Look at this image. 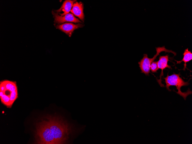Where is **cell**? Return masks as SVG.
I'll return each instance as SVG.
<instances>
[{"label":"cell","instance_id":"277c9868","mask_svg":"<svg viewBox=\"0 0 192 144\" xmlns=\"http://www.w3.org/2000/svg\"><path fill=\"white\" fill-rule=\"evenodd\" d=\"M156 54L152 58L148 57L147 54H144L143 58L139 62V66L141 70V72L143 73L146 75H149L150 72V66L151 63L155 60L157 56L159 55L160 53L164 51L166 52L171 53L174 55H176V53L174 51L171 50L166 49L165 46L156 47Z\"/></svg>","mask_w":192,"mask_h":144},{"label":"cell","instance_id":"8992f818","mask_svg":"<svg viewBox=\"0 0 192 144\" xmlns=\"http://www.w3.org/2000/svg\"><path fill=\"white\" fill-rule=\"evenodd\" d=\"M54 18V22L57 24H61L66 22H71L74 23L81 22L78 19L75 18L73 15L70 13L61 16L57 13L52 11Z\"/></svg>","mask_w":192,"mask_h":144},{"label":"cell","instance_id":"9c48e42d","mask_svg":"<svg viewBox=\"0 0 192 144\" xmlns=\"http://www.w3.org/2000/svg\"><path fill=\"white\" fill-rule=\"evenodd\" d=\"M83 9V3L81 2H76L74 3L70 11L76 16L78 17L81 20L84 21V15Z\"/></svg>","mask_w":192,"mask_h":144},{"label":"cell","instance_id":"6da1fadb","mask_svg":"<svg viewBox=\"0 0 192 144\" xmlns=\"http://www.w3.org/2000/svg\"><path fill=\"white\" fill-rule=\"evenodd\" d=\"M62 116L47 114L37 124L36 144L71 143L80 134L82 128Z\"/></svg>","mask_w":192,"mask_h":144},{"label":"cell","instance_id":"8fae6325","mask_svg":"<svg viewBox=\"0 0 192 144\" xmlns=\"http://www.w3.org/2000/svg\"><path fill=\"white\" fill-rule=\"evenodd\" d=\"M158 69L157 62L153 61L151 63L150 66V70L152 72H156Z\"/></svg>","mask_w":192,"mask_h":144},{"label":"cell","instance_id":"7a4b0ae2","mask_svg":"<svg viewBox=\"0 0 192 144\" xmlns=\"http://www.w3.org/2000/svg\"><path fill=\"white\" fill-rule=\"evenodd\" d=\"M0 97L1 103L11 108L18 97L16 82L5 80L0 82Z\"/></svg>","mask_w":192,"mask_h":144},{"label":"cell","instance_id":"30bf717a","mask_svg":"<svg viewBox=\"0 0 192 144\" xmlns=\"http://www.w3.org/2000/svg\"><path fill=\"white\" fill-rule=\"evenodd\" d=\"M183 55V57L182 60L179 61L175 60L177 62L176 64H180L182 62H184V67L183 70L185 71L186 68L188 69L186 67V63L192 59V53L191 51L189 50L187 48L185 50Z\"/></svg>","mask_w":192,"mask_h":144},{"label":"cell","instance_id":"5b68a950","mask_svg":"<svg viewBox=\"0 0 192 144\" xmlns=\"http://www.w3.org/2000/svg\"><path fill=\"white\" fill-rule=\"evenodd\" d=\"M169 58L168 54L164 56H160L159 57V60L157 61L158 68L161 70V72L160 76V78L157 80L160 86L162 87H164V85L162 83V77L164 75L163 70L166 68L172 69L171 66L168 64V62L169 61Z\"/></svg>","mask_w":192,"mask_h":144},{"label":"cell","instance_id":"ba28073f","mask_svg":"<svg viewBox=\"0 0 192 144\" xmlns=\"http://www.w3.org/2000/svg\"><path fill=\"white\" fill-rule=\"evenodd\" d=\"M75 0H65L63 3L61 7L58 9L55 10V11L61 16H63L69 13L72 7Z\"/></svg>","mask_w":192,"mask_h":144},{"label":"cell","instance_id":"52a82bcc","mask_svg":"<svg viewBox=\"0 0 192 144\" xmlns=\"http://www.w3.org/2000/svg\"><path fill=\"white\" fill-rule=\"evenodd\" d=\"M83 26L80 24H75L72 23H66L57 25L56 26L57 28L64 32L69 37H71L72 32L75 30L82 27Z\"/></svg>","mask_w":192,"mask_h":144},{"label":"cell","instance_id":"3957f363","mask_svg":"<svg viewBox=\"0 0 192 144\" xmlns=\"http://www.w3.org/2000/svg\"><path fill=\"white\" fill-rule=\"evenodd\" d=\"M180 72L177 74L174 73L173 74L170 76L168 73L166 77L164 78L166 84L165 87L168 91H171V90L169 88L171 86H175L178 90V91L176 92L182 96L185 100L187 97L192 93V91L189 89L186 92L183 93L181 91V89L182 87L188 86L189 83V81L185 82L180 77Z\"/></svg>","mask_w":192,"mask_h":144}]
</instances>
